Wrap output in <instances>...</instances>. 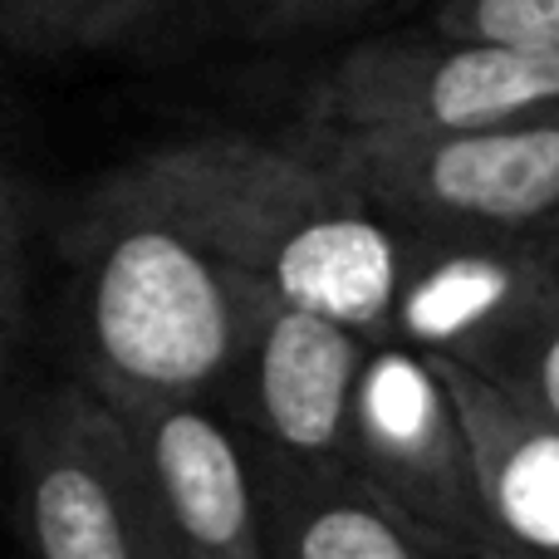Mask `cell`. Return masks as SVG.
I'll return each instance as SVG.
<instances>
[{
	"mask_svg": "<svg viewBox=\"0 0 559 559\" xmlns=\"http://www.w3.org/2000/svg\"><path fill=\"white\" fill-rule=\"evenodd\" d=\"M118 417L133 447L153 559H265L261 462L222 407L128 403Z\"/></svg>",
	"mask_w": 559,
	"mask_h": 559,
	"instance_id": "cell-8",
	"label": "cell"
},
{
	"mask_svg": "<svg viewBox=\"0 0 559 559\" xmlns=\"http://www.w3.org/2000/svg\"><path fill=\"white\" fill-rule=\"evenodd\" d=\"M88 206L157 216L275 299L388 344L403 226L348 187L305 138L202 133L123 163Z\"/></svg>",
	"mask_w": 559,
	"mask_h": 559,
	"instance_id": "cell-1",
	"label": "cell"
},
{
	"mask_svg": "<svg viewBox=\"0 0 559 559\" xmlns=\"http://www.w3.org/2000/svg\"><path fill=\"white\" fill-rule=\"evenodd\" d=\"M348 472L456 550H486L476 462L442 364L373 344L354 393Z\"/></svg>",
	"mask_w": 559,
	"mask_h": 559,
	"instance_id": "cell-6",
	"label": "cell"
},
{
	"mask_svg": "<svg viewBox=\"0 0 559 559\" xmlns=\"http://www.w3.org/2000/svg\"><path fill=\"white\" fill-rule=\"evenodd\" d=\"M265 295L177 226L88 206L79 226V378L118 407H226Z\"/></svg>",
	"mask_w": 559,
	"mask_h": 559,
	"instance_id": "cell-2",
	"label": "cell"
},
{
	"mask_svg": "<svg viewBox=\"0 0 559 559\" xmlns=\"http://www.w3.org/2000/svg\"><path fill=\"white\" fill-rule=\"evenodd\" d=\"M265 486V559H466L354 472H309L255 452Z\"/></svg>",
	"mask_w": 559,
	"mask_h": 559,
	"instance_id": "cell-11",
	"label": "cell"
},
{
	"mask_svg": "<svg viewBox=\"0 0 559 559\" xmlns=\"http://www.w3.org/2000/svg\"><path fill=\"white\" fill-rule=\"evenodd\" d=\"M466 559H535V555H511V550H466Z\"/></svg>",
	"mask_w": 559,
	"mask_h": 559,
	"instance_id": "cell-19",
	"label": "cell"
},
{
	"mask_svg": "<svg viewBox=\"0 0 559 559\" xmlns=\"http://www.w3.org/2000/svg\"><path fill=\"white\" fill-rule=\"evenodd\" d=\"M555 289V231L403 226L388 344L481 368Z\"/></svg>",
	"mask_w": 559,
	"mask_h": 559,
	"instance_id": "cell-7",
	"label": "cell"
},
{
	"mask_svg": "<svg viewBox=\"0 0 559 559\" xmlns=\"http://www.w3.org/2000/svg\"><path fill=\"white\" fill-rule=\"evenodd\" d=\"M559 108V49L452 39L437 29L373 35L309 88V123L452 133Z\"/></svg>",
	"mask_w": 559,
	"mask_h": 559,
	"instance_id": "cell-4",
	"label": "cell"
},
{
	"mask_svg": "<svg viewBox=\"0 0 559 559\" xmlns=\"http://www.w3.org/2000/svg\"><path fill=\"white\" fill-rule=\"evenodd\" d=\"M437 35L515 49H559V0H432Z\"/></svg>",
	"mask_w": 559,
	"mask_h": 559,
	"instance_id": "cell-14",
	"label": "cell"
},
{
	"mask_svg": "<svg viewBox=\"0 0 559 559\" xmlns=\"http://www.w3.org/2000/svg\"><path fill=\"white\" fill-rule=\"evenodd\" d=\"M0 246L5 251H25V202H20L5 167H0Z\"/></svg>",
	"mask_w": 559,
	"mask_h": 559,
	"instance_id": "cell-18",
	"label": "cell"
},
{
	"mask_svg": "<svg viewBox=\"0 0 559 559\" xmlns=\"http://www.w3.org/2000/svg\"><path fill=\"white\" fill-rule=\"evenodd\" d=\"M255 0H133V15H128V45L147 35H163V29H187L216 20L226 10H246L251 15Z\"/></svg>",
	"mask_w": 559,
	"mask_h": 559,
	"instance_id": "cell-16",
	"label": "cell"
},
{
	"mask_svg": "<svg viewBox=\"0 0 559 559\" xmlns=\"http://www.w3.org/2000/svg\"><path fill=\"white\" fill-rule=\"evenodd\" d=\"M20 329H25V251L0 246V413H5L10 373H15Z\"/></svg>",
	"mask_w": 559,
	"mask_h": 559,
	"instance_id": "cell-17",
	"label": "cell"
},
{
	"mask_svg": "<svg viewBox=\"0 0 559 559\" xmlns=\"http://www.w3.org/2000/svg\"><path fill=\"white\" fill-rule=\"evenodd\" d=\"M555 255H559V226H555Z\"/></svg>",
	"mask_w": 559,
	"mask_h": 559,
	"instance_id": "cell-20",
	"label": "cell"
},
{
	"mask_svg": "<svg viewBox=\"0 0 559 559\" xmlns=\"http://www.w3.org/2000/svg\"><path fill=\"white\" fill-rule=\"evenodd\" d=\"M388 0H255L251 29L255 35H324V29H344L383 10Z\"/></svg>",
	"mask_w": 559,
	"mask_h": 559,
	"instance_id": "cell-15",
	"label": "cell"
},
{
	"mask_svg": "<svg viewBox=\"0 0 559 559\" xmlns=\"http://www.w3.org/2000/svg\"><path fill=\"white\" fill-rule=\"evenodd\" d=\"M442 373L472 442L486 550L559 559V427L472 368L442 364Z\"/></svg>",
	"mask_w": 559,
	"mask_h": 559,
	"instance_id": "cell-10",
	"label": "cell"
},
{
	"mask_svg": "<svg viewBox=\"0 0 559 559\" xmlns=\"http://www.w3.org/2000/svg\"><path fill=\"white\" fill-rule=\"evenodd\" d=\"M472 373L506 388L525 407H535L545 423L559 427V289L525 324H515L511 338L481 368H472Z\"/></svg>",
	"mask_w": 559,
	"mask_h": 559,
	"instance_id": "cell-13",
	"label": "cell"
},
{
	"mask_svg": "<svg viewBox=\"0 0 559 559\" xmlns=\"http://www.w3.org/2000/svg\"><path fill=\"white\" fill-rule=\"evenodd\" d=\"M133 0H0V25L29 55L128 45Z\"/></svg>",
	"mask_w": 559,
	"mask_h": 559,
	"instance_id": "cell-12",
	"label": "cell"
},
{
	"mask_svg": "<svg viewBox=\"0 0 559 559\" xmlns=\"http://www.w3.org/2000/svg\"><path fill=\"white\" fill-rule=\"evenodd\" d=\"M299 138L397 226H559V108L452 133L305 123Z\"/></svg>",
	"mask_w": 559,
	"mask_h": 559,
	"instance_id": "cell-3",
	"label": "cell"
},
{
	"mask_svg": "<svg viewBox=\"0 0 559 559\" xmlns=\"http://www.w3.org/2000/svg\"><path fill=\"white\" fill-rule=\"evenodd\" d=\"M15 506L29 559H153L123 417L84 378L15 417Z\"/></svg>",
	"mask_w": 559,
	"mask_h": 559,
	"instance_id": "cell-5",
	"label": "cell"
},
{
	"mask_svg": "<svg viewBox=\"0 0 559 559\" xmlns=\"http://www.w3.org/2000/svg\"><path fill=\"white\" fill-rule=\"evenodd\" d=\"M364 334L265 295L241 378L222 413L261 456L309 472H348V423L364 364Z\"/></svg>",
	"mask_w": 559,
	"mask_h": 559,
	"instance_id": "cell-9",
	"label": "cell"
}]
</instances>
